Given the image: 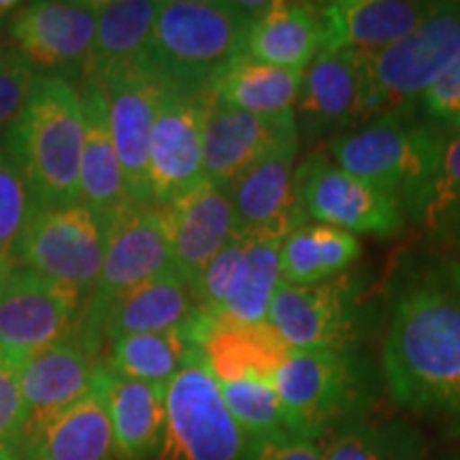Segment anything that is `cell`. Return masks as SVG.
<instances>
[{
	"label": "cell",
	"mask_w": 460,
	"mask_h": 460,
	"mask_svg": "<svg viewBox=\"0 0 460 460\" xmlns=\"http://www.w3.org/2000/svg\"><path fill=\"white\" fill-rule=\"evenodd\" d=\"M24 460H118L105 399L96 388L24 437Z\"/></svg>",
	"instance_id": "obj_25"
},
{
	"label": "cell",
	"mask_w": 460,
	"mask_h": 460,
	"mask_svg": "<svg viewBox=\"0 0 460 460\" xmlns=\"http://www.w3.org/2000/svg\"><path fill=\"white\" fill-rule=\"evenodd\" d=\"M295 115L298 135L312 139L365 124V56L322 49L305 68Z\"/></svg>",
	"instance_id": "obj_19"
},
{
	"label": "cell",
	"mask_w": 460,
	"mask_h": 460,
	"mask_svg": "<svg viewBox=\"0 0 460 460\" xmlns=\"http://www.w3.org/2000/svg\"><path fill=\"white\" fill-rule=\"evenodd\" d=\"M197 312L192 284L177 271H169L113 303L102 324V341L109 345L128 335L181 329Z\"/></svg>",
	"instance_id": "obj_27"
},
{
	"label": "cell",
	"mask_w": 460,
	"mask_h": 460,
	"mask_svg": "<svg viewBox=\"0 0 460 460\" xmlns=\"http://www.w3.org/2000/svg\"><path fill=\"white\" fill-rule=\"evenodd\" d=\"M324 460H418L407 430L348 422L335 429L326 441Z\"/></svg>",
	"instance_id": "obj_36"
},
{
	"label": "cell",
	"mask_w": 460,
	"mask_h": 460,
	"mask_svg": "<svg viewBox=\"0 0 460 460\" xmlns=\"http://www.w3.org/2000/svg\"><path fill=\"white\" fill-rule=\"evenodd\" d=\"M203 119L205 180L226 190L239 175L275 146L284 132L296 126L295 111L284 115H254L216 99L209 90L200 99Z\"/></svg>",
	"instance_id": "obj_18"
},
{
	"label": "cell",
	"mask_w": 460,
	"mask_h": 460,
	"mask_svg": "<svg viewBox=\"0 0 460 460\" xmlns=\"http://www.w3.org/2000/svg\"><path fill=\"white\" fill-rule=\"evenodd\" d=\"M254 20L243 3L163 0L143 68L172 88L207 92L224 66L243 56Z\"/></svg>",
	"instance_id": "obj_3"
},
{
	"label": "cell",
	"mask_w": 460,
	"mask_h": 460,
	"mask_svg": "<svg viewBox=\"0 0 460 460\" xmlns=\"http://www.w3.org/2000/svg\"><path fill=\"white\" fill-rule=\"evenodd\" d=\"M424 0H332L320 4L322 49L371 56L390 48L433 11Z\"/></svg>",
	"instance_id": "obj_22"
},
{
	"label": "cell",
	"mask_w": 460,
	"mask_h": 460,
	"mask_svg": "<svg viewBox=\"0 0 460 460\" xmlns=\"http://www.w3.org/2000/svg\"><path fill=\"white\" fill-rule=\"evenodd\" d=\"M267 322L290 349L352 352L360 322L358 281L343 273L312 286L281 284Z\"/></svg>",
	"instance_id": "obj_11"
},
{
	"label": "cell",
	"mask_w": 460,
	"mask_h": 460,
	"mask_svg": "<svg viewBox=\"0 0 460 460\" xmlns=\"http://www.w3.org/2000/svg\"><path fill=\"white\" fill-rule=\"evenodd\" d=\"M217 384L230 413L250 437L252 446L288 435L271 379L243 377Z\"/></svg>",
	"instance_id": "obj_34"
},
{
	"label": "cell",
	"mask_w": 460,
	"mask_h": 460,
	"mask_svg": "<svg viewBox=\"0 0 460 460\" xmlns=\"http://www.w3.org/2000/svg\"><path fill=\"white\" fill-rule=\"evenodd\" d=\"M245 252L241 258L237 279H234L226 305L216 315L258 324V322H267L269 305L281 286L279 252L286 237L245 234Z\"/></svg>",
	"instance_id": "obj_32"
},
{
	"label": "cell",
	"mask_w": 460,
	"mask_h": 460,
	"mask_svg": "<svg viewBox=\"0 0 460 460\" xmlns=\"http://www.w3.org/2000/svg\"><path fill=\"white\" fill-rule=\"evenodd\" d=\"M320 51V4L271 3L250 26L243 54L264 65L305 71Z\"/></svg>",
	"instance_id": "obj_28"
},
{
	"label": "cell",
	"mask_w": 460,
	"mask_h": 460,
	"mask_svg": "<svg viewBox=\"0 0 460 460\" xmlns=\"http://www.w3.org/2000/svg\"><path fill=\"white\" fill-rule=\"evenodd\" d=\"M101 352L75 326L60 341L22 362L20 384L28 411L24 437L96 388L105 369Z\"/></svg>",
	"instance_id": "obj_16"
},
{
	"label": "cell",
	"mask_w": 460,
	"mask_h": 460,
	"mask_svg": "<svg viewBox=\"0 0 460 460\" xmlns=\"http://www.w3.org/2000/svg\"><path fill=\"white\" fill-rule=\"evenodd\" d=\"M99 388L111 422L118 460L158 456L164 439V386L102 369Z\"/></svg>",
	"instance_id": "obj_24"
},
{
	"label": "cell",
	"mask_w": 460,
	"mask_h": 460,
	"mask_svg": "<svg viewBox=\"0 0 460 460\" xmlns=\"http://www.w3.org/2000/svg\"><path fill=\"white\" fill-rule=\"evenodd\" d=\"M183 329L197 343L217 382L243 377L273 379L278 367L290 352L269 322L247 324L199 309Z\"/></svg>",
	"instance_id": "obj_21"
},
{
	"label": "cell",
	"mask_w": 460,
	"mask_h": 460,
	"mask_svg": "<svg viewBox=\"0 0 460 460\" xmlns=\"http://www.w3.org/2000/svg\"><path fill=\"white\" fill-rule=\"evenodd\" d=\"M84 296L43 275L15 267L0 275V356L17 365L77 326Z\"/></svg>",
	"instance_id": "obj_12"
},
{
	"label": "cell",
	"mask_w": 460,
	"mask_h": 460,
	"mask_svg": "<svg viewBox=\"0 0 460 460\" xmlns=\"http://www.w3.org/2000/svg\"><path fill=\"white\" fill-rule=\"evenodd\" d=\"M7 31H9V22L0 20V45H4V43H3V39L7 37Z\"/></svg>",
	"instance_id": "obj_42"
},
{
	"label": "cell",
	"mask_w": 460,
	"mask_h": 460,
	"mask_svg": "<svg viewBox=\"0 0 460 460\" xmlns=\"http://www.w3.org/2000/svg\"><path fill=\"white\" fill-rule=\"evenodd\" d=\"M20 367L0 356V450L20 452L28 422V411L20 384Z\"/></svg>",
	"instance_id": "obj_38"
},
{
	"label": "cell",
	"mask_w": 460,
	"mask_h": 460,
	"mask_svg": "<svg viewBox=\"0 0 460 460\" xmlns=\"http://www.w3.org/2000/svg\"><path fill=\"white\" fill-rule=\"evenodd\" d=\"M197 356L200 349L181 326L115 339L107 345L105 365L115 376L166 386Z\"/></svg>",
	"instance_id": "obj_31"
},
{
	"label": "cell",
	"mask_w": 460,
	"mask_h": 460,
	"mask_svg": "<svg viewBox=\"0 0 460 460\" xmlns=\"http://www.w3.org/2000/svg\"><path fill=\"white\" fill-rule=\"evenodd\" d=\"M96 0H39L22 4L9 22V45L37 75L84 77L96 28ZM73 84V82H71Z\"/></svg>",
	"instance_id": "obj_13"
},
{
	"label": "cell",
	"mask_w": 460,
	"mask_h": 460,
	"mask_svg": "<svg viewBox=\"0 0 460 460\" xmlns=\"http://www.w3.org/2000/svg\"><path fill=\"white\" fill-rule=\"evenodd\" d=\"M424 119L447 132L460 130V56L420 99Z\"/></svg>",
	"instance_id": "obj_39"
},
{
	"label": "cell",
	"mask_w": 460,
	"mask_h": 460,
	"mask_svg": "<svg viewBox=\"0 0 460 460\" xmlns=\"http://www.w3.org/2000/svg\"><path fill=\"white\" fill-rule=\"evenodd\" d=\"M77 90L84 115L79 197L84 205L111 220L130 200L126 194L118 149H115L107 96L94 82H82Z\"/></svg>",
	"instance_id": "obj_23"
},
{
	"label": "cell",
	"mask_w": 460,
	"mask_h": 460,
	"mask_svg": "<svg viewBox=\"0 0 460 460\" xmlns=\"http://www.w3.org/2000/svg\"><path fill=\"white\" fill-rule=\"evenodd\" d=\"M164 410V439L156 460L252 458L254 446L230 413L203 354L166 384Z\"/></svg>",
	"instance_id": "obj_7"
},
{
	"label": "cell",
	"mask_w": 460,
	"mask_h": 460,
	"mask_svg": "<svg viewBox=\"0 0 460 460\" xmlns=\"http://www.w3.org/2000/svg\"><path fill=\"white\" fill-rule=\"evenodd\" d=\"M37 200L13 154L0 141V275L17 267V247Z\"/></svg>",
	"instance_id": "obj_35"
},
{
	"label": "cell",
	"mask_w": 460,
	"mask_h": 460,
	"mask_svg": "<svg viewBox=\"0 0 460 460\" xmlns=\"http://www.w3.org/2000/svg\"><path fill=\"white\" fill-rule=\"evenodd\" d=\"M4 146L39 205L82 203L84 115L79 90L71 82L37 75L20 118L4 135Z\"/></svg>",
	"instance_id": "obj_4"
},
{
	"label": "cell",
	"mask_w": 460,
	"mask_h": 460,
	"mask_svg": "<svg viewBox=\"0 0 460 460\" xmlns=\"http://www.w3.org/2000/svg\"><path fill=\"white\" fill-rule=\"evenodd\" d=\"M460 56V3H435L401 41L365 56V122L420 102Z\"/></svg>",
	"instance_id": "obj_5"
},
{
	"label": "cell",
	"mask_w": 460,
	"mask_h": 460,
	"mask_svg": "<svg viewBox=\"0 0 460 460\" xmlns=\"http://www.w3.org/2000/svg\"><path fill=\"white\" fill-rule=\"evenodd\" d=\"M298 146L301 135L295 126L228 188L241 234L288 237L292 230L307 224L295 192Z\"/></svg>",
	"instance_id": "obj_15"
},
{
	"label": "cell",
	"mask_w": 460,
	"mask_h": 460,
	"mask_svg": "<svg viewBox=\"0 0 460 460\" xmlns=\"http://www.w3.org/2000/svg\"><path fill=\"white\" fill-rule=\"evenodd\" d=\"M303 75L305 71L264 65L243 54L224 66L207 90L230 107L273 118L295 111Z\"/></svg>",
	"instance_id": "obj_29"
},
{
	"label": "cell",
	"mask_w": 460,
	"mask_h": 460,
	"mask_svg": "<svg viewBox=\"0 0 460 460\" xmlns=\"http://www.w3.org/2000/svg\"><path fill=\"white\" fill-rule=\"evenodd\" d=\"M444 132L407 111H388L332 137V163L382 190L401 207L405 220L420 222L439 169Z\"/></svg>",
	"instance_id": "obj_2"
},
{
	"label": "cell",
	"mask_w": 460,
	"mask_h": 460,
	"mask_svg": "<svg viewBox=\"0 0 460 460\" xmlns=\"http://www.w3.org/2000/svg\"><path fill=\"white\" fill-rule=\"evenodd\" d=\"M252 460H324V454L315 441L286 435L254 446Z\"/></svg>",
	"instance_id": "obj_40"
},
{
	"label": "cell",
	"mask_w": 460,
	"mask_h": 460,
	"mask_svg": "<svg viewBox=\"0 0 460 460\" xmlns=\"http://www.w3.org/2000/svg\"><path fill=\"white\" fill-rule=\"evenodd\" d=\"M418 226L437 243L460 252V130L446 135L439 169Z\"/></svg>",
	"instance_id": "obj_33"
},
{
	"label": "cell",
	"mask_w": 460,
	"mask_h": 460,
	"mask_svg": "<svg viewBox=\"0 0 460 460\" xmlns=\"http://www.w3.org/2000/svg\"><path fill=\"white\" fill-rule=\"evenodd\" d=\"M169 271L177 269L172 264L163 209L135 203L124 205L109 220L105 261L99 281L79 315L77 331L102 349V324L113 303Z\"/></svg>",
	"instance_id": "obj_6"
},
{
	"label": "cell",
	"mask_w": 460,
	"mask_h": 460,
	"mask_svg": "<svg viewBox=\"0 0 460 460\" xmlns=\"http://www.w3.org/2000/svg\"><path fill=\"white\" fill-rule=\"evenodd\" d=\"M360 254L362 245L356 234L307 222L292 230L281 243V284L312 286L339 278Z\"/></svg>",
	"instance_id": "obj_30"
},
{
	"label": "cell",
	"mask_w": 460,
	"mask_h": 460,
	"mask_svg": "<svg viewBox=\"0 0 460 460\" xmlns=\"http://www.w3.org/2000/svg\"><path fill=\"white\" fill-rule=\"evenodd\" d=\"M99 84L107 96L109 119L115 149L124 172L128 200L135 205L156 207L149 190V141L158 113L160 84L143 66L119 68L101 77Z\"/></svg>",
	"instance_id": "obj_17"
},
{
	"label": "cell",
	"mask_w": 460,
	"mask_h": 460,
	"mask_svg": "<svg viewBox=\"0 0 460 460\" xmlns=\"http://www.w3.org/2000/svg\"><path fill=\"white\" fill-rule=\"evenodd\" d=\"M107 233L109 217L88 205L37 203L17 247V267L71 288L88 301L105 261Z\"/></svg>",
	"instance_id": "obj_8"
},
{
	"label": "cell",
	"mask_w": 460,
	"mask_h": 460,
	"mask_svg": "<svg viewBox=\"0 0 460 460\" xmlns=\"http://www.w3.org/2000/svg\"><path fill=\"white\" fill-rule=\"evenodd\" d=\"M37 71L9 43L0 45V141L17 122Z\"/></svg>",
	"instance_id": "obj_37"
},
{
	"label": "cell",
	"mask_w": 460,
	"mask_h": 460,
	"mask_svg": "<svg viewBox=\"0 0 460 460\" xmlns=\"http://www.w3.org/2000/svg\"><path fill=\"white\" fill-rule=\"evenodd\" d=\"M158 9V0H96L99 13L82 82H99L119 68L143 66Z\"/></svg>",
	"instance_id": "obj_26"
},
{
	"label": "cell",
	"mask_w": 460,
	"mask_h": 460,
	"mask_svg": "<svg viewBox=\"0 0 460 460\" xmlns=\"http://www.w3.org/2000/svg\"><path fill=\"white\" fill-rule=\"evenodd\" d=\"M200 99L203 92L160 85L147 166L152 200L160 209L205 180Z\"/></svg>",
	"instance_id": "obj_14"
},
{
	"label": "cell",
	"mask_w": 460,
	"mask_h": 460,
	"mask_svg": "<svg viewBox=\"0 0 460 460\" xmlns=\"http://www.w3.org/2000/svg\"><path fill=\"white\" fill-rule=\"evenodd\" d=\"M0 460H24L17 450H0Z\"/></svg>",
	"instance_id": "obj_41"
},
{
	"label": "cell",
	"mask_w": 460,
	"mask_h": 460,
	"mask_svg": "<svg viewBox=\"0 0 460 460\" xmlns=\"http://www.w3.org/2000/svg\"><path fill=\"white\" fill-rule=\"evenodd\" d=\"M295 192L307 222L371 237H394L405 216L382 190L341 169L324 152H314L296 166Z\"/></svg>",
	"instance_id": "obj_10"
},
{
	"label": "cell",
	"mask_w": 460,
	"mask_h": 460,
	"mask_svg": "<svg viewBox=\"0 0 460 460\" xmlns=\"http://www.w3.org/2000/svg\"><path fill=\"white\" fill-rule=\"evenodd\" d=\"M382 371L405 410L460 422V258H410L390 284Z\"/></svg>",
	"instance_id": "obj_1"
},
{
	"label": "cell",
	"mask_w": 460,
	"mask_h": 460,
	"mask_svg": "<svg viewBox=\"0 0 460 460\" xmlns=\"http://www.w3.org/2000/svg\"><path fill=\"white\" fill-rule=\"evenodd\" d=\"M172 264L190 284H197L211 258L239 234L226 190L199 181L163 207Z\"/></svg>",
	"instance_id": "obj_20"
},
{
	"label": "cell",
	"mask_w": 460,
	"mask_h": 460,
	"mask_svg": "<svg viewBox=\"0 0 460 460\" xmlns=\"http://www.w3.org/2000/svg\"><path fill=\"white\" fill-rule=\"evenodd\" d=\"M271 382L288 435L315 441L356 402L358 365L352 352L290 349Z\"/></svg>",
	"instance_id": "obj_9"
}]
</instances>
